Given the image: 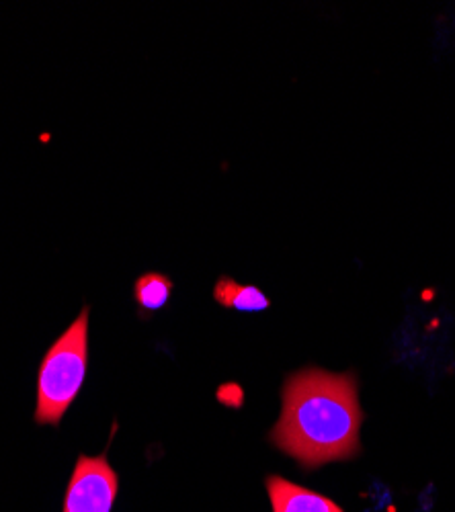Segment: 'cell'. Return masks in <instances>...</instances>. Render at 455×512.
<instances>
[{"label":"cell","mask_w":455,"mask_h":512,"mask_svg":"<svg viewBox=\"0 0 455 512\" xmlns=\"http://www.w3.org/2000/svg\"><path fill=\"white\" fill-rule=\"evenodd\" d=\"M281 416L269 441L304 469L359 453L363 412L351 373L302 369L285 379Z\"/></svg>","instance_id":"cell-1"},{"label":"cell","mask_w":455,"mask_h":512,"mask_svg":"<svg viewBox=\"0 0 455 512\" xmlns=\"http://www.w3.org/2000/svg\"><path fill=\"white\" fill-rule=\"evenodd\" d=\"M89 367V306L48 349L37 371L35 422L58 426L78 398Z\"/></svg>","instance_id":"cell-2"},{"label":"cell","mask_w":455,"mask_h":512,"mask_svg":"<svg viewBox=\"0 0 455 512\" xmlns=\"http://www.w3.org/2000/svg\"><path fill=\"white\" fill-rule=\"evenodd\" d=\"M119 490V478L107 461V453L99 457L80 455L66 488L62 512H111Z\"/></svg>","instance_id":"cell-3"},{"label":"cell","mask_w":455,"mask_h":512,"mask_svg":"<svg viewBox=\"0 0 455 512\" xmlns=\"http://www.w3.org/2000/svg\"><path fill=\"white\" fill-rule=\"evenodd\" d=\"M265 486L273 512H345L330 498L296 486L279 476H269Z\"/></svg>","instance_id":"cell-4"},{"label":"cell","mask_w":455,"mask_h":512,"mask_svg":"<svg viewBox=\"0 0 455 512\" xmlns=\"http://www.w3.org/2000/svg\"><path fill=\"white\" fill-rule=\"evenodd\" d=\"M214 300L228 310L259 314L269 310L271 300L255 285H242L232 277H220L214 285Z\"/></svg>","instance_id":"cell-5"},{"label":"cell","mask_w":455,"mask_h":512,"mask_svg":"<svg viewBox=\"0 0 455 512\" xmlns=\"http://www.w3.org/2000/svg\"><path fill=\"white\" fill-rule=\"evenodd\" d=\"M173 289H175V283L164 273L152 271L138 277L134 283V300L140 308V316L148 318L160 312L162 308H167Z\"/></svg>","instance_id":"cell-6"},{"label":"cell","mask_w":455,"mask_h":512,"mask_svg":"<svg viewBox=\"0 0 455 512\" xmlns=\"http://www.w3.org/2000/svg\"><path fill=\"white\" fill-rule=\"evenodd\" d=\"M218 398H220V402H222V404H228V406H240V404H242L244 394H242V390L236 386V383H228V386L220 388Z\"/></svg>","instance_id":"cell-7"}]
</instances>
